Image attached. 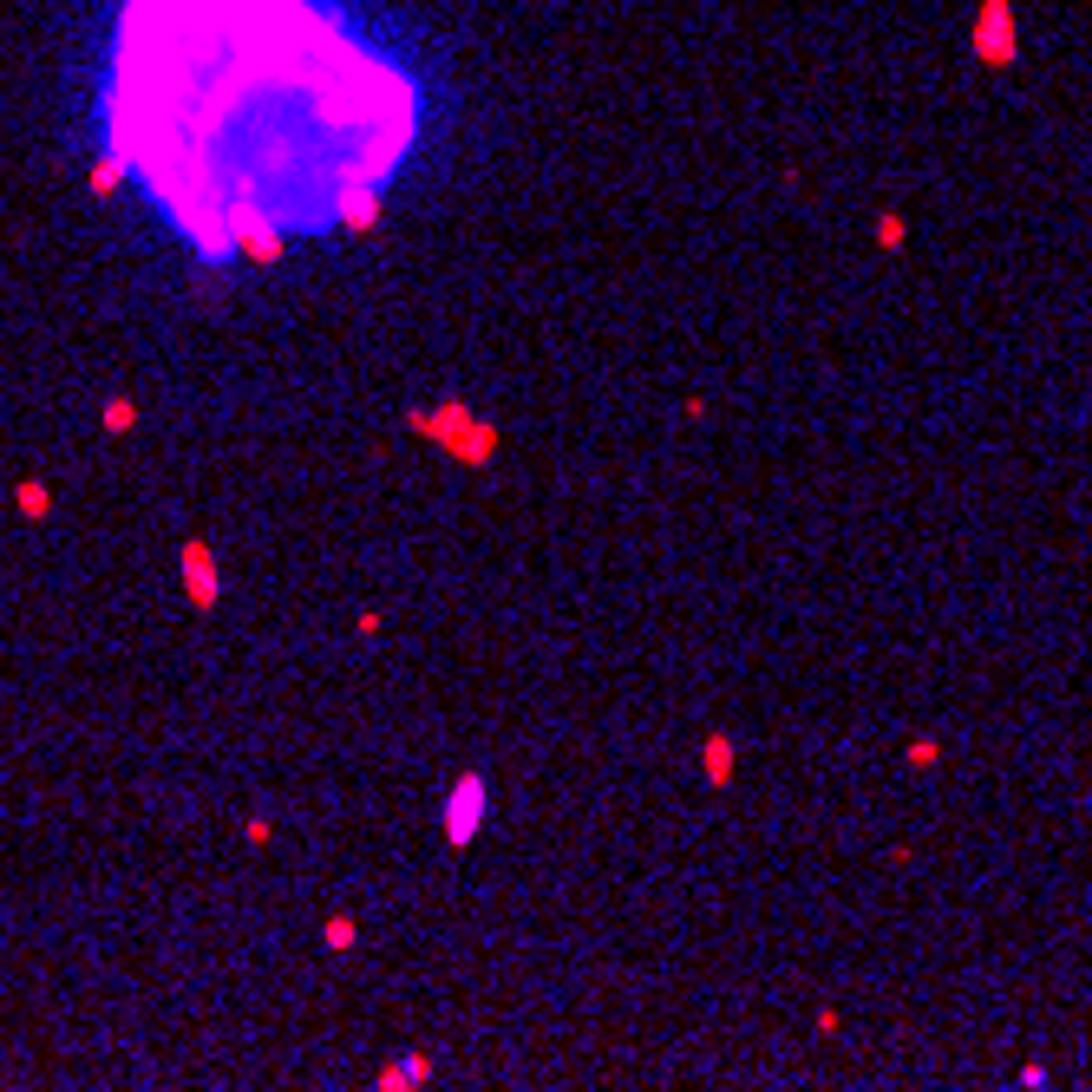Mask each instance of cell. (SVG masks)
Wrapping results in <instances>:
<instances>
[{
    "mask_svg": "<svg viewBox=\"0 0 1092 1092\" xmlns=\"http://www.w3.org/2000/svg\"><path fill=\"white\" fill-rule=\"evenodd\" d=\"M478 805H484L478 779H471V785H459V805H452V811H459V818H452V838H471V831H478Z\"/></svg>",
    "mask_w": 1092,
    "mask_h": 1092,
    "instance_id": "obj_1",
    "label": "cell"
},
{
    "mask_svg": "<svg viewBox=\"0 0 1092 1092\" xmlns=\"http://www.w3.org/2000/svg\"><path fill=\"white\" fill-rule=\"evenodd\" d=\"M706 759H713V779H726V772H733V765H726V759H733V752H726V740H713V746H706Z\"/></svg>",
    "mask_w": 1092,
    "mask_h": 1092,
    "instance_id": "obj_2",
    "label": "cell"
}]
</instances>
